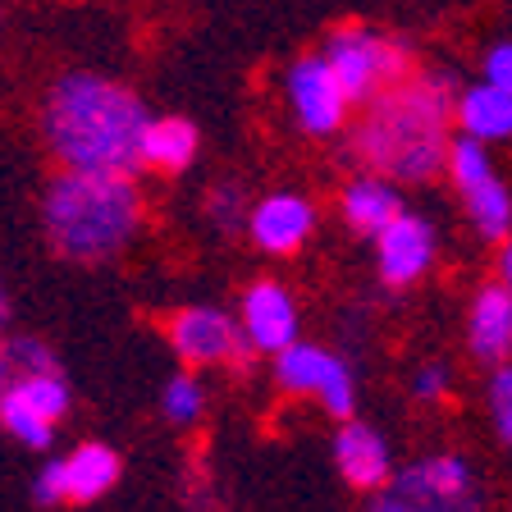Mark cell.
I'll list each match as a JSON object with an SVG mask.
<instances>
[{"instance_id":"obj_17","label":"cell","mask_w":512,"mask_h":512,"mask_svg":"<svg viewBox=\"0 0 512 512\" xmlns=\"http://www.w3.org/2000/svg\"><path fill=\"white\" fill-rule=\"evenodd\" d=\"M64 462V490L69 503H96L101 494L115 490L119 480V453L110 444H78Z\"/></svg>"},{"instance_id":"obj_3","label":"cell","mask_w":512,"mask_h":512,"mask_svg":"<svg viewBox=\"0 0 512 512\" xmlns=\"http://www.w3.org/2000/svg\"><path fill=\"white\" fill-rule=\"evenodd\" d=\"M142 188L133 174H87L60 170L46 183L42 229L46 243L78 266L119 256L142 234Z\"/></svg>"},{"instance_id":"obj_15","label":"cell","mask_w":512,"mask_h":512,"mask_svg":"<svg viewBox=\"0 0 512 512\" xmlns=\"http://www.w3.org/2000/svg\"><path fill=\"white\" fill-rule=\"evenodd\" d=\"M339 215L348 224L352 234H366V238H380L389 224L403 215V192H398L394 179L384 174H357V179L343 183L339 192Z\"/></svg>"},{"instance_id":"obj_27","label":"cell","mask_w":512,"mask_h":512,"mask_svg":"<svg viewBox=\"0 0 512 512\" xmlns=\"http://www.w3.org/2000/svg\"><path fill=\"white\" fill-rule=\"evenodd\" d=\"M412 389H416V398H421V403H435V398H444L448 394V371L444 366H421V371H416V380H412Z\"/></svg>"},{"instance_id":"obj_16","label":"cell","mask_w":512,"mask_h":512,"mask_svg":"<svg viewBox=\"0 0 512 512\" xmlns=\"http://www.w3.org/2000/svg\"><path fill=\"white\" fill-rule=\"evenodd\" d=\"M458 133H467V138L485 142V147H494V142H508L512 138V92H503V87L494 83H471L458 92Z\"/></svg>"},{"instance_id":"obj_25","label":"cell","mask_w":512,"mask_h":512,"mask_svg":"<svg viewBox=\"0 0 512 512\" xmlns=\"http://www.w3.org/2000/svg\"><path fill=\"white\" fill-rule=\"evenodd\" d=\"M32 499L42 503V508H55V503H69V490H64V462H46L32 480Z\"/></svg>"},{"instance_id":"obj_26","label":"cell","mask_w":512,"mask_h":512,"mask_svg":"<svg viewBox=\"0 0 512 512\" xmlns=\"http://www.w3.org/2000/svg\"><path fill=\"white\" fill-rule=\"evenodd\" d=\"M480 78L494 87H503V92H512V42H494L490 51H485V60H480Z\"/></svg>"},{"instance_id":"obj_9","label":"cell","mask_w":512,"mask_h":512,"mask_svg":"<svg viewBox=\"0 0 512 512\" xmlns=\"http://www.w3.org/2000/svg\"><path fill=\"white\" fill-rule=\"evenodd\" d=\"M170 348L179 362L188 366H224V362H247L252 339H247L243 320H229L220 307H183L170 316Z\"/></svg>"},{"instance_id":"obj_22","label":"cell","mask_w":512,"mask_h":512,"mask_svg":"<svg viewBox=\"0 0 512 512\" xmlns=\"http://www.w3.org/2000/svg\"><path fill=\"white\" fill-rule=\"evenodd\" d=\"M160 407H165V416H170L174 426H192L206 407L202 380H197V375H174V380L165 384V394H160Z\"/></svg>"},{"instance_id":"obj_23","label":"cell","mask_w":512,"mask_h":512,"mask_svg":"<svg viewBox=\"0 0 512 512\" xmlns=\"http://www.w3.org/2000/svg\"><path fill=\"white\" fill-rule=\"evenodd\" d=\"M206 220H211L220 234H238V229H247V224H252L247 197L234 188V183H220V188H211V197H206Z\"/></svg>"},{"instance_id":"obj_10","label":"cell","mask_w":512,"mask_h":512,"mask_svg":"<svg viewBox=\"0 0 512 512\" xmlns=\"http://www.w3.org/2000/svg\"><path fill=\"white\" fill-rule=\"evenodd\" d=\"M375 252H380V279L389 288H412L416 279H426L435 266V229L430 220L403 211L380 238H375Z\"/></svg>"},{"instance_id":"obj_8","label":"cell","mask_w":512,"mask_h":512,"mask_svg":"<svg viewBox=\"0 0 512 512\" xmlns=\"http://www.w3.org/2000/svg\"><path fill=\"white\" fill-rule=\"evenodd\" d=\"M275 384L293 398H320V407L339 421H352L357 412V384H352L348 362H339L334 352L320 343H293L275 357Z\"/></svg>"},{"instance_id":"obj_11","label":"cell","mask_w":512,"mask_h":512,"mask_svg":"<svg viewBox=\"0 0 512 512\" xmlns=\"http://www.w3.org/2000/svg\"><path fill=\"white\" fill-rule=\"evenodd\" d=\"M243 330L256 352L279 357L284 348L298 343V302L275 279H256L243 293Z\"/></svg>"},{"instance_id":"obj_14","label":"cell","mask_w":512,"mask_h":512,"mask_svg":"<svg viewBox=\"0 0 512 512\" xmlns=\"http://www.w3.org/2000/svg\"><path fill=\"white\" fill-rule=\"evenodd\" d=\"M467 348H471V357L485 366L512 362V298H508V288H503V279L485 284L476 293V302H471Z\"/></svg>"},{"instance_id":"obj_28","label":"cell","mask_w":512,"mask_h":512,"mask_svg":"<svg viewBox=\"0 0 512 512\" xmlns=\"http://www.w3.org/2000/svg\"><path fill=\"white\" fill-rule=\"evenodd\" d=\"M499 279H503V288H508V298H512V238L503 243V252H499Z\"/></svg>"},{"instance_id":"obj_4","label":"cell","mask_w":512,"mask_h":512,"mask_svg":"<svg viewBox=\"0 0 512 512\" xmlns=\"http://www.w3.org/2000/svg\"><path fill=\"white\" fill-rule=\"evenodd\" d=\"M366 512H485V494L462 453H430L398 467Z\"/></svg>"},{"instance_id":"obj_5","label":"cell","mask_w":512,"mask_h":512,"mask_svg":"<svg viewBox=\"0 0 512 512\" xmlns=\"http://www.w3.org/2000/svg\"><path fill=\"white\" fill-rule=\"evenodd\" d=\"M320 51L334 64L339 83L348 87L352 106H366L371 96H380L384 87L403 83L412 74L407 42H398V37H389L380 28H366V23H339V28H330Z\"/></svg>"},{"instance_id":"obj_20","label":"cell","mask_w":512,"mask_h":512,"mask_svg":"<svg viewBox=\"0 0 512 512\" xmlns=\"http://www.w3.org/2000/svg\"><path fill=\"white\" fill-rule=\"evenodd\" d=\"M5 389L23 398L28 407L46 416V421H60L69 412V384L60 380V371H46V375H23V380H5Z\"/></svg>"},{"instance_id":"obj_6","label":"cell","mask_w":512,"mask_h":512,"mask_svg":"<svg viewBox=\"0 0 512 512\" xmlns=\"http://www.w3.org/2000/svg\"><path fill=\"white\" fill-rule=\"evenodd\" d=\"M448 179L458 188L462 206H467L471 224L485 243H508L512 234V188L499 170H494L485 142L458 133L453 151H448Z\"/></svg>"},{"instance_id":"obj_2","label":"cell","mask_w":512,"mask_h":512,"mask_svg":"<svg viewBox=\"0 0 512 512\" xmlns=\"http://www.w3.org/2000/svg\"><path fill=\"white\" fill-rule=\"evenodd\" d=\"M147 106L133 87L92 69H69L42 96V142L60 170L87 174H138Z\"/></svg>"},{"instance_id":"obj_19","label":"cell","mask_w":512,"mask_h":512,"mask_svg":"<svg viewBox=\"0 0 512 512\" xmlns=\"http://www.w3.org/2000/svg\"><path fill=\"white\" fill-rule=\"evenodd\" d=\"M0 426L10 430L19 444H28V448H46L55 439V421H46L37 407H28L14 389L0 394Z\"/></svg>"},{"instance_id":"obj_13","label":"cell","mask_w":512,"mask_h":512,"mask_svg":"<svg viewBox=\"0 0 512 512\" xmlns=\"http://www.w3.org/2000/svg\"><path fill=\"white\" fill-rule=\"evenodd\" d=\"M334 462H339L343 480H348L352 490H384L389 476H394V458H389V444L375 426L366 421H343L339 435H334Z\"/></svg>"},{"instance_id":"obj_24","label":"cell","mask_w":512,"mask_h":512,"mask_svg":"<svg viewBox=\"0 0 512 512\" xmlns=\"http://www.w3.org/2000/svg\"><path fill=\"white\" fill-rule=\"evenodd\" d=\"M485 398H490L494 435H499V444L512 453V362H503V366L490 371V389H485Z\"/></svg>"},{"instance_id":"obj_12","label":"cell","mask_w":512,"mask_h":512,"mask_svg":"<svg viewBox=\"0 0 512 512\" xmlns=\"http://www.w3.org/2000/svg\"><path fill=\"white\" fill-rule=\"evenodd\" d=\"M311 229H316V206L302 192H288V188L261 197L252 206V224H247L252 243L270 256H293L311 238Z\"/></svg>"},{"instance_id":"obj_7","label":"cell","mask_w":512,"mask_h":512,"mask_svg":"<svg viewBox=\"0 0 512 512\" xmlns=\"http://www.w3.org/2000/svg\"><path fill=\"white\" fill-rule=\"evenodd\" d=\"M284 92H288V106H293V119H298L302 133H311V138H334V133L348 128L352 96H348V87L339 83L334 64L325 60V51L298 55V60L288 64Z\"/></svg>"},{"instance_id":"obj_21","label":"cell","mask_w":512,"mask_h":512,"mask_svg":"<svg viewBox=\"0 0 512 512\" xmlns=\"http://www.w3.org/2000/svg\"><path fill=\"white\" fill-rule=\"evenodd\" d=\"M46 371H60V362H55V352L37 334H10L5 339V380L46 375Z\"/></svg>"},{"instance_id":"obj_1","label":"cell","mask_w":512,"mask_h":512,"mask_svg":"<svg viewBox=\"0 0 512 512\" xmlns=\"http://www.w3.org/2000/svg\"><path fill=\"white\" fill-rule=\"evenodd\" d=\"M458 92L448 69H412L403 83L371 96L348 128V151L371 174L394 183H426L448 170Z\"/></svg>"},{"instance_id":"obj_18","label":"cell","mask_w":512,"mask_h":512,"mask_svg":"<svg viewBox=\"0 0 512 512\" xmlns=\"http://www.w3.org/2000/svg\"><path fill=\"white\" fill-rule=\"evenodd\" d=\"M197 128L179 115H165V119H151L147 124V138H142V165L156 174H183L197 160Z\"/></svg>"}]
</instances>
